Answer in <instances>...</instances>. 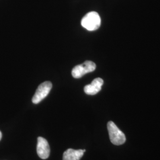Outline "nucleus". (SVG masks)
<instances>
[{
    "mask_svg": "<svg viewBox=\"0 0 160 160\" xmlns=\"http://www.w3.org/2000/svg\"><path fill=\"white\" fill-rule=\"evenodd\" d=\"M52 84L50 81H45L40 84L32 98V102L38 104L48 95L51 90Z\"/></svg>",
    "mask_w": 160,
    "mask_h": 160,
    "instance_id": "nucleus-4",
    "label": "nucleus"
},
{
    "mask_svg": "<svg viewBox=\"0 0 160 160\" xmlns=\"http://www.w3.org/2000/svg\"><path fill=\"white\" fill-rule=\"evenodd\" d=\"M96 65L90 61H87L82 64L75 66L72 70V75L75 78H80L86 74L94 71Z\"/></svg>",
    "mask_w": 160,
    "mask_h": 160,
    "instance_id": "nucleus-3",
    "label": "nucleus"
},
{
    "mask_svg": "<svg viewBox=\"0 0 160 160\" xmlns=\"http://www.w3.org/2000/svg\"><path fill=\"white\" fill-rule=\"evenodd\" d=\"M37 153L42 160H46L50 155V147L47 140L43 138H38Z\"/></svg>",
    "mask_w": 160,
    "mask_h": 160,
    "instance_id": "nucleus-5",
    "label": "nucleus"
},
{
    "mask_svg": "<svg viewBox=\"0 0 160 160\" xmlns=\"http://www.w3.org/2000/svg\"><path fill=\"white\" fill-rule=\"evenodd\" d=\"M86 150L68 149L63 154V160H80L83 156Z\"/></svg>",
    "mask_w": 160,
    "mask_h": 160,
    "instance_id": "nucleus-7",
    "label": "nucleus"
},
{
    "mask_svg": "<svg viewBox=\"0 0 160 160\" xmlns=\"http://www.w3.org/2000/svg\"><path fill=\"white\" fill-rule=\"evenodd\" d=\"M81 23L87 30L94 31L100 28L101 18L97 12H89L82 18Z\"/></svg>",
    "mask_w": 160,
    "mask_h": 160,
    "instance_id": "nucleus-1",
    "label": "nucleus"
},
{
    "mask_svg": "<svg viewBox=\"0 0 160 160\" xmlns=\"http://www.w3.org/2000/svg\"><path fill=\"white\" fill-rule=\"evenodd\" d=\"M108 130L111 142L115 145H120L125 142L126 137L125 134L120 131L112 121L108 123Z\"/></svg>",
    "mask_w": 160,
    "mask_h": 160,
    "instance_id": "nucleus-2",
    "label": "nucleus"
},
{
    "mask_svg": "<svg viewBox=\"0 0 160 160\" xmlns=\"http://www.w3.org/2000/svg\"><path fill=\"white\" fill-rule=\"evenodd\" d=\"M1 138H2V133H1V132L0 131V141H1Z\"/></svg>",
    "mask_w": 160,
    "mask_h": 160,
    "instance_id": "nucleus-8",
    "label": "nucleus"
},
{
    "mask_svg": "<svg viewBox=\"0 0 160 160\" xmlns=\"http://www.w3.org/2000/svg\"><path fill=\"white\" fill-rule=\"evenodd\" d=\"M103 82L104 81L101 78H96L92 81L90 84L84 87V92L88 95H95L101 90Z\"/></svg>",
    "mask_w": 160,
    "mask_h": 160,
    "instance_id": "nucleus-6",
    "label": "nucleus"
}]
</instances>
